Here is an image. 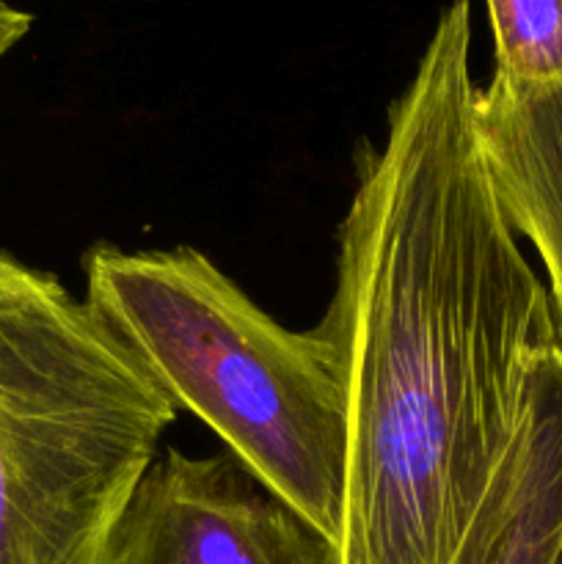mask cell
<instances>
[{
  "label": "cell",
  "mask_w": 562,
  "mask_h": 564,
  "mask_svg": "<svg viewBox=\"0 0 562 564\" xmlns=\"http://www.w3.org/2000/svg\"><path fill=\"white\" fill-rule=\"evenodd\" d=\"M472 0L441 9L380 143L356 158L314 330L347 405L336 564H450L560 345L549 292L490 180Z\"/></svg>",
  "instance_id": "cell-1"
},
{
  "label": "cell",
  "mask_w": 562,
  "mask_h": 564,
  "mask_svg": "<svg viewBox=\"0 0 562 564\" xmlns=\"http://www.w3.org/2000/svg\"><path fill=\"white\" fill-rule=\"evenodd\" d=\"M86 303L180 411L339 545L347 405L317 330H290L196 248L83 259Z\"/></svg>",
  "instance_id": "cell-2"
},
{
  "label": "cell",
  "mask_w": 562,
  "mask_h": 564,
  "mask_svg": "<svg viewBox=\"0 0 562 564\" xmlns=\"http://www.w3.org/2000/svg\"><path fill=\"white\" fill-rule=\"evenodd\" d=\"M176 416L86 301L0 251V564H114Z\"/></svg>",
  "instance_id": "cell-3"
},
{
  "label": "cell",
  "mask_w": 562,
  "mask_h": 564,
  "mask_svg": "<svg viewBox=\"0 0 562 564\" xmlns=\"http://www.w3.org/2000/svg\"><path fill=\"white\" fill-rule=\"evenodd\" d=\"M114 564H336V549L229 452L165 449L127 507Z\"/></svg>",
  "instance_id": "cell-4"
},
{
  "label": "cell",
  "mask_w": 562,
  "mask_h": 564,
  "mask_svg": "<svg viewBox=\"0 0 562 564\" xmlns=\"http://www.w3.org/2000/svg\"><path fill=\"white\" fill-rule=\"evenodd\" d=\"M562 540V345L540 356L516 435L450 564H551Z\"/></svg>",
  "instance_id": "cell-5"
},
{
  "label": "cell",
  "mask_w": 562,
  "mask_h": 564,
  "mask_svg": "<svg viewBox=\"0 0 562 564\" xmlns=\"http://www.w3.org/2000/svg\"><path fill=\"white\" fill-rule=\"evenodd\" d=\"M477 124L501 209L543 262L562 345V80L490 77L477 91Z\"/></svg>",
  "instance_id": "cell-6"
},
{
  "label": "cell",
  "mask_w": 562,
  "mask_h": 564,
  "mask_svg": "<svg viewBox=\"0 0 562 564\" xmlns=\"http://www.w3.org/2000/svg\"><path fill=\"white\" fill-rule=\"evenodd\" d=\"M494 77L521 86L562 80V0H485Z\"/></svg>",
  "instance_id": "cell-7"
},
{
  "label": "cell",
  "mask_w": 562,
  "mask_h": 564,
  "mask_svg": "<svg viewBox=\"0 0 562 564\" xmlns=\"http://www.w3.org/2000/svg\"><path fill=\"white\" fill-rule=\"evenodd\" d=\"M31 25H33V17L28 14V11L0 0V58H3L17 42H22V39L28 36Z\"/></svg>",
  "instance_id": "cell-8"
},
{
  "label": "cell",
  "mask_w": 562,
  "mask_h": 564,
  "mask_svg": "<svg viewBox=\"0 0 562 564\" xmlns=\"http://www.w3.org/2000/svg\"><path fill=\"white\" fill-rule=\"evenodd\" d=\"M551 564H562V540H560V545H556V554H554V560H551Z\"/></svg>",
  "instance_id": "cell-9"
}]
</instances>
